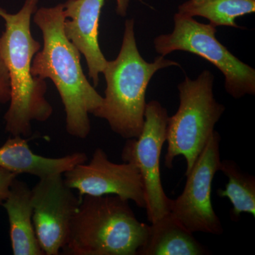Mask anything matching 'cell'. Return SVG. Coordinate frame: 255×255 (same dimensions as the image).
Wrapping results in <instances>:
<instances>
[{"instance_id": "4", "label": "cell", "mask_w": 255, "mask_h": 255, "mask_svg": "<svg viewBox=\"0 0 255 255\" xmlns=\"http://www.w3.org/2000/svg\"><path fill=\"white\" fill-rule=\"evenodd\" d=\"M150 225L140 222L128 201L116 195L82 196L62 250L68 255H137Z\"/></svg>"}, {"instance_id": "18", "label": "cell", "mask_w": 255, "mask_h": 255, "mask_svg": "<svg viewBox=\"0 0 255 255\" xmlns=\"http://www.w3.org/2000/svg\"><path fill=\"white\" fill-rule=\"evenodd\" d=\"M16 177V174L0 167V205L7 196L10 187Z\"/></svg>"}, {"instance_id": "14", "label": "cell", "mask_w": 255, "mask_h": 255, "mask_svg": "<svg viewBox=\"0 0 255 255\" xmlns=\"http://www.w3.org/2000/svg\"><path fill=\"white\" fill-rule=\"evenodd\" d=\"M147 241L137 255H206L210 252L171 212L150 223Z\"/></svg>"}, {"instance_id": "16", "label": "cell", "mask_w": 255, "mask_h": 255, "mask_svg": "<svg viewBox=\"0 0 255 255\" xmlns=\"http://www.w3.org/2000/svg\"><path fill=\"white\" fill-rule=\"evenodd\" d=\"M220 171L228 177L224 189H218V196L228 198L233 205L231 216L235 221L242 214L255 216V177L243 172L236 162L221 161Z\"/></svg>"}, {"instance_id": "19", "label": "cell", "mask_w": 255, "mask_h": 255, "mask_svg": "<svg viewBox=\"0 0 255 255\" xmlns=\"http://www.w3.org/2000/svg\"><path fill=\"white\" fill-rule=\"evenodd\" d=\"M137 1H140V2H143V1H142V0H137Z\"/></svg>"}, {"instance_id": "2", "label": "cell", "mask_w": 255, "mask_h": 255, "mask_svg": "<svg viewBox=\"0 0 255 255\" xmlns=\"http://www.w3.org/2000/svg\"><path fill=\"white\" fill-rule=\"evenodd\" d=\"M38 0H25L16 14L0 7L5 29L0 36V56L9 74L11 100L4 115L5 129L11 135L29 136L33 121L44 122L51 117L53 107L46 98V82L33 77L31 65L41 48L31 33V16Z\"/></svg>"}, {"instance_id": "9", "label": "cell", "mask_w": 255, "mask_h": 255, "mask_svg": "<svg viewBox=\"0 0 255 255\" xmlns=\"http://www.w3.org/2000/svg\"><path fill=\"white\" fill-rule=\"evenodd\" d=\"M80 201L62 174L41 178L31 189L33 227L44 255L61 253Z\"/></svg>"}, {"instance_id": "8", "label": "cell", "mask_w": 255, "mask_h": 255, "mask_svg": "<svg viewBox=\"0 0 255 255\" xmlns=\"http://www.w3.org/2000/svg\"><path fill=\"white\" fill-rule=\"evenodd\" d=\"M221 136L215 130L187 174L182 194L169 200V211L192 233L223 234V228L211 202L215 174L220 171Z\"/></svg>"}, {"instance_id": "7", "label": "cell", "mask_w": 255, "mask_h": 255, "mask_svg": "<svg viewBox=\"0 0 255 255\" xmlns=\"http://www.w3.org/2000/svg\"><path fill=\"white\" fill-rule=\"evenodd\" d=\"M141 133L128 139L122 152L124 162L134 164L141 176L147 220L155 222L170 212L167 197L161 180L159 162L166 142L167 110L157 101L147 103Z\"/></svg>"}, {"instance_id": "6", "label": "cell", "mask_w": 255, "mask_h": 255, "mask_svg": "<svg viewBox=\"0 0 255 255\" xmlns=\"http://www.w3.org/2000/svg\"><path fill=\"white\" fill-rule=\"evenodd\" d=\"M173 31L154 40L157 53L166 56L181 50L199 55L215 65L225 77V89L234 99L255 94V70L243 63L216 38V27L176 13Z\"/></svg>"}, {"instance_id": "11", "label": "cell", "mask_w": 255, "mask_h": 255, "mask_svg": "<svg viewBox=\"0 0 255 255\" xmlns=\"http://www.w3.org/2000/svg\"><path fill=\"white\" fill-rule=\"evenodd\" d=\"M106 0H68L63 4L64 31L67 38L85 56L89 77L94 87L100 82L107 60L99 44V26L101 11ZM117 13L127 15L129 0H116Z\"/></svg>"}, {"instance_id": "3", "label": "cell", "mask_w": 255, "mask_h": 255, "mask_svg": "<svg viewBox=\"0 0 255 255\" xmlns=\"http://www.w3.org/2000/svg\"><path fill=\"white\" fill-rule=\"evenodd\" d=\"M134 19L125 23L123 42L118 56L107 61L103 73L107 88L102 105L93 115L103 119L115 133L124 138H135L143 128L145 94L153 75L162 69L179 66L159 55L152 63L143 59L137 49Z\"/></svg>"}, {"instance_id": "17", "label": "cell", "mask_w": 255, "mask_h": 255, "mask_svg": "<svg viewBox=\"0 0 255 255\" xmlns=\"http://www.w3.org/2000/svg\"><path fill=\"white\" fill-rule=\"evenodd\" d=\"M11 100V84L9 74L4 60L0 56V105L7 103Z\"/></svg>"}, {"instance_id": "5", "label": "cell", "mask_w": 255, "mask_h": 255, "mask_svg": "<svg viewBox=\"0 0 255 255\" xmlns=\"http://www.w3.org/2000/svg\"><path fill=\"white\" fill-rule=\"evenodd\" d=\"M214 83V75L204 70L196 80L186 76L178 85L179 108L167 122V168H172L175 157L182 155L187 162V175L214 133L225 112L224 106L215 99Z\"/></svg>"}, {"instance_id": "1", "label": "cell", "mask_w": 255, "mask_h": 255, "mask_svg": "<svg viewBox=\"0 0 255 255\" xmlns=\"http://www.w3.org/2000/svg\"><path fill=\"white\" fill-rule=\"evenodd\" d=\"M63 4L37 9L33 21L43 34V47L32 61L31 74L50 79L59 92L66 114V130L85 139L91 130L89 114L102 105L103 97L84 74L80 53L64 31Z\"/></svg>"}, {"instance_id": "15", "label": "cell", "mask_w": 255, "mask_h": 255, "mask_svg": "<svg viewBox=\"0 0 255 255\" xmlns=\"http://www.w3.org/2000/svg\"><path fill=\"white\" fill-rule=\"evenodd\" d=\"M255 11V0H188L178 6V13L207 18L214 27L241 28L236 23V18Z\"/></svg>"}, {"instance_id": "12", "label": "cell", "mask_w": 255, "mask_h": 255, "mask_svg": "<svg viewBox=\"0 0 255 255\" xmlns=\"http://www.w3.org/2000/svg\"><path fill=\"white\" fill-rule=\"evenodd\" d=\"M85 162L87 157L84 152H75L58 158L36 155L21 135H12L0 147V167L16 175L28 174L41 179L52 174H63Z\"/></svg>"}, {"instance_id": "10", "label": "cell", "mask_w": 255, "mask_h": 255, "mask_svg": "<svg viewBox=\"0 0 255 255\" xmlns=\"http://www.w3.org/2000/svg\"><path fill=\"white\" fill-rule=\"evenodd\" d=\"M69 187L78 191L80 196H118L131 200L145 209V201L141 176L134 164L114 163L105 151L96 149L89 162H84L63 174Z\"/></svg>"}, {"instance_id": "13", "label": "cell", "mask_w": 255, "mask_h": 255, "mask_svg": "<svg viewBox=\"0 0 255 255\" xmlns=\"http://www.w3.org/2000/svg\"><path fill=\"white\" fill-rule=\"evenodd\" d=\"M1 206L9 223L11 249L14 255H43L33 223L31 189L26 183L15 179Z\"/></svg>"}]
</instances>
